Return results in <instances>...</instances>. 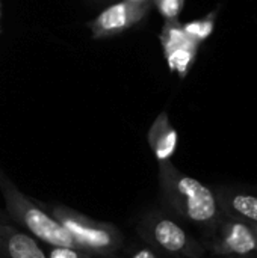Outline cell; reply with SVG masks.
<instances>
[{
    "instance_id": "obj_1",
    "label": "cell",
    "mask_w": 257,
    "mask_h": 258,
    "mask_svg": "<svg viewBox=\"0 0 257 258\" xmlns=\"http://www.w3.org/2000/svg\"><path fill=\"white\" fill-rule=\"evenodd\" d=\"M158 171L162 201L170 212L197 227L201 236L212 231L223 215L214 189L182 172L171 160L159 162Z\"/></svg>"
},
{
    "instance_id": "obj_2",
    "label": "cell",
    "mask_w": 257,
    "mask_h": 258,
    "mask_svg": "<svg viewBox=\"0 0 257 258\" xmlns=\"http://www.w3.org/2000/svg\"><path fill=\"white\" fill-rule=\"evenodd\" d=\"M0 194L5 200V207L12 224L48 246H65L82 249L77 240L55 219L39 203L32 201L24 195L14 181L0 168ZM83 251V249H82Z\"/></svg>"
},
{
    "instance_id": "obj_3",
    "label": "cell",
    "mask_w": 257,
    "mask_h": 258,
    "mask_svg": "<svg viewBox=\"0 0 257 258\" xmlns=\"http://www.w3.org/2000/svg\"><path fill=\"white\" fill-rule=\"evenodd\" d=\"M39 206L94 258H123L121 252L126 248V239L114 224L92 219L64 204L39 203Z\"/></svg>"
},
{
    "instance_id": "obj_4",
    "label": "cell",
    "mask_w": 257,
    "mask_h": 258,
    "mask_svg": "<svg viewBox=\"0 0 257 258\" xmlns=\"http://www.w3.org/2000/svg\"><path fill=\"white\" fill-rule=\"evenodd\" d=\"M136 234L148 249L162 257L201 258L206 254L200 240L191 236L176 218L161 210L145 213L136 225Z\"/></svg>"
},
{
    "instance_id": "obj_5",
    "label": "cell",
    "mask_w": 257,
    "mask_h": 258,
    "mask_svg": "<svg viewBox=\"0 0 257 258\" xmlns=\"http://www.w3.org/2000/svg\"><path fill=\"white\" fill-rule=\"evenodd\" d=\"M201 243L212 257L257 255L254 227L224 213L214 230L201 236Z\"/></svg>"
},
{
    "instance_id": "obj_6",
    "label": "cell",
    "mask_w": 257,
    "mask_h": 258,
    "mask_svg": "<svg viewBox=\"0 0 257 258\" xmlns=\"http://www.w3.org/2000/svg\"><path fill=\"white\" fill-rule=\"evenodd\" d=\"M159 39L170 70L177 73L180 79H185L195 62L201 44L185 32L183 24L179 20H167Z\"/></svg>"
},
{
    "instance_id": "obj_7",
    "label": "cell",
    "mask_w": 257,
    "mask_h": 258,
    "mask_svg": "<svg viewBox=\"0 0 257 258\" xmlns=\"http://www.w3.org/2000/svg\"><path fill=\"white\" fill-rule=\"evenodd\" d=\"M148 11V6H138L121 0L103 9L92 21H89L88 26L95 39L111 38L138 24Z\"/></svg>"
},
{
    "instance_id": "obj_8",
    "label": "cell",
    "mask_w": 257,
    "mask_h": 258,
    "mask_svg": "<svg viewBox=\"0 0 257 258\" xmlns=\"http://www.w3.org/2000/svg\"><path fill=\"white\" fill-rule=\"evenodd\" d=\"M212 189L224 215L257 227V186L218 184Z\"/></svg>"
},
{
    "instance_id": "obj_9",
    "label": "cell",
    "mask_w": 257,
    "mask_h": 258,
    "mask_svg": "<svg viewBox=\"0 0 257 258\" xmlns=\"http://www.w3.org/2000/svg\"><path fill=\"white\" fill-rule=\"evenodd\" d=\"M0 258H48L38 240L12 222H0Z\"/></svg>"
},
{
    "instance_id": "obj_10",
    "label": "cell",
    "mask_w": 257,
    "mask_h": 258,
    "mask_svg": "<svg viewBox=\"0 0 257 258\" xmlns=\"http://www.w3.org/2000/svg\"><path fill=\"white\" fill-rule=\"evenodd\" d=\"M147 141L158 163L173 159L177 150L179 135L173 127L167 112L159 113V116L155 119V122L151 124L147 133Z\"/></svg>"
},
{
    "instance_id": "obj_11",
    "label": "cell",
    "mask_w": 257,
    "mask_h": 258,
    "mask_svg": "<svg viewBox=\"0 0 257 258\" xmlns=\"http://www.w3.org/2000/svg\"><path fill=\"white\" fill-rule=\"evenodd\" d=\"M215 20H217V11L208 14L206 17L203 18H198V20H192L186 24H183V29L185 32L192 38L195 39L198 44H201L203 41H206L212 32L215 30Z\"/></svg>"
},
{
    "instance_id": "obj_12",
    "label": "cell",
    "mask_w": 257,
    "mask_h": 258,
    "mask_svg": "<svg viewBox=\"0 0 257 258\" xmlns=\"http://www.w3.org/2000/svg\"><path fill=\"white\" fill-rule=\"evenodd\" d=\"M153 5L165 20H179V15L185 6V0H153Z\"/></svg>"
},
{
    "instance_id": "obj_13",
    "label": "cell",
    "mask_w": 257,
    "mask_h": 258,
    "mask_svg": "<svg viewBox=\"0 0 257 258\" xmlns=\"http://www.w3.org/2000/svg\"><path fill=\"white\" fill-rule=\"evenodd\" d=\"M48 258H94L89 252L76 249V248H65V246H52Z\"/></svg>"
},
{
    "instance_id": "obj_14",
    "label": "cell",
    "mask_w": 257,
    "mask_h": 258,
    "mask_svg": "<svg viewBox=\"0 0 257 258\" xmlns=\"http://www.w3.org/2000/svg\"><path fill=\"white\" fill-rule=\"evenodd\" d=\"M155 257V252L148 248H144V249H139L135 255L132 258H153Z\"/></svg>"
},
{
    "instance_id": "obj_15",
    "label": "cell",
    "mask_w": 257,
    "mask_h": 258,
    "mask_svg": "<svg viewBox=\"0 0 257 258\" xmlns=\"http://www.w3.org/2000/svg\"><path fill=\"white\" fill-rule=\"evenodd\" d=\"M132 5H138V6H148L151 8L153 6V0H126Z\"/></svg>"
},
{
    "instance_id": "obj_16",
    "label": "cell",
    "mask_w": 257,
    "mask_h": 258,
    "mask_svg": "<svg viewBox=\"0 0 257 258\" xmlns=\"http://www.w3.org/2000/svg\"><path fill=\"white\" fill-rule=\"evenodd\" d=\"M0 222H12V221L9 219L8 213H6V212H3V210H0Z\"/></svg>"
},
{
    "instance_id": "obj_17",
    "label": "cell",
    "mask_w": 257,
    "mask_h": 258,
    "mask_svg": "<svg viewBox=\"0 0 257 258\" xmlns=\"http://www.w3.org/2000/svg\"><path fill=\"white\" fill-rule=\"evenodd\" d=\"M212 258H257V255H244V257H212Z\"/></svg>"
},
{
    "instance_id": "obj_18",
    "label": "cell",
    "mask_w": 257,
    "mask_h": 258,
    "mask_svg": "<svg viewBox=\"0 0 257 258\" xmlns=\"http://www.w3.org/2000/svg\"><path fill=\"white\" fill-rule=\"evenodd\" d=\"M153 258H170V257H162V255H159V254H156V252H155V257Z\"/></svg>"
},
{
    "instance_id": "obj_19",
    "label": "cell",
    "mask_w": 257,
    "mask_h": 258,
    "mask_svg": "<svg viewBox=\"0 0 257 258\" xmlns=\"http://www.w3.org/2000/svg\"><path fill=\"white\" fill-rule=\"evenodd\" d=\"M254 230H256V236H257V227H254Z\"/></svg>"
}]
</instances>
